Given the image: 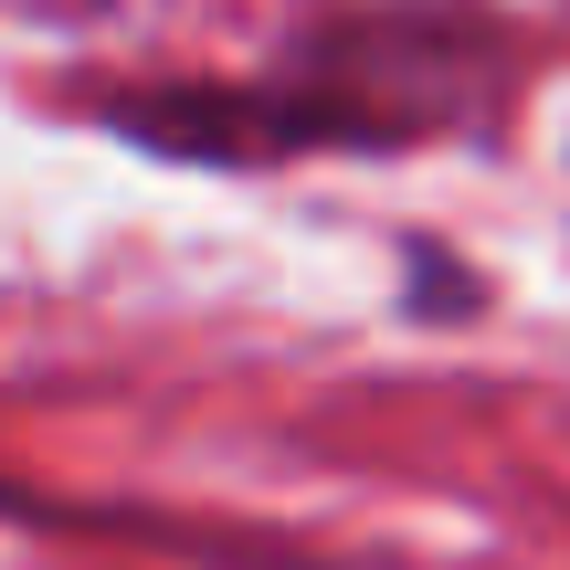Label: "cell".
Returning <instances> with one entry per match:
<instances>
[{
  "label": "cell",
  "mask_w": 570,
  "mask_h": 570,
  "mask_svg": "<svg viewBox=\"0 0 570 570\" xmlns=\"http://www.w3.org/2000/svg\"><path fill=\"white\" fill-rule=\"evenodd\" d=\"M539 75V32L497 0H348L317 11L275 63L244 75H85L75 127L159 169H296V159H412L508 138Z\"/></svg>",
  "instance_id": "obj_1"
},
{
  "label": "cell",
  "mask_w": 570,
  "mask_h": 570,
  "mask_svg": "<svg viewBox=\"0 0 570 570\" xmlns=\"http://www.w3.org/2000/svg\"><path fill=\"white\" fill-rule=\"evenodd\" d=\"M433 306H444V317H475L487 285H475L465 265H444V254H412V317H433Z\"/></svg>",
  "instance_id": "obj_2"
},
{
  "label": "cell",
  "mask_w": 570,
  "mask_h": 570,
  "mask_svg": "<svg viewBox=\"0 0 570 570\" xmlns=\"http://www.w3.org/2000/svg\"><path fill=\"white\" fill-rule=\"evenodd\" d=\"M0 508L11 518H63V508H42V497H21V487H0Z\"/></svg>",
  "instance_id": "obj_3"
}]
</instances>
